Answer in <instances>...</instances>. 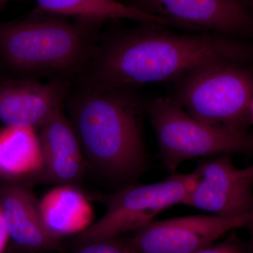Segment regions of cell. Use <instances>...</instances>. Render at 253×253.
<instances>
[{
    "label": "cell",
    "mask_w": 253,
    "mask_h": 253,
    "mask_svg": "<svg viewBox=\"0 0 253 253\" xmlns=\"http://www.w3.org/2000/svg\"><path fill=\"white\" fill-rule=\"evenodd\" d=\"M164 26L141 27L99 37L90 59L75 78L84 85L132 89L179 79L215 61L243 59L244 50L222 35L176 34Z\"/></svg>",
    "instance_id": "6da1fadb"
},
{
    "label": "cell",
    "mask_w": 253,
    "mask_h": 253,
    "mask_svg": "<svg viewBox=\"0 0 253 253\" xmlns=\"http://www.w3.org/2000/svg\"><path fill=\"white\" fill-rule=\"evenodd\" d=\"M130 90L73 82L65 101L86 161L112 180L134 177L146 165L141 102Z\"/></svg>",
    "instance_id": "7a4b0ae2"
},
{
    "label": "cell",
    "mask_w": 253,
    "mask_h": 253,
    "mask_svg": "<svg viewBox=\"0 0 253 253\" xmlns=\"http://www.w3.org/2000/svg\"><path fill=\"white\" fill-rule=\"evenodd\" d=\"M99 25L55 17L1 23L0 59L23 78L73 81L90 59Z\"/></svg>",
    "instance_id": "3957f363"
},
{
    "label": "cell",
    "mask_w": 253,
    "mask_h": 253,
    "mask_svg": "<svg viewBox=\"0 0 253 253\" xmlns=\"http://www.w3.org/2000/svg\"><path fill=\"white\" fill-rule=\"evenodd\" d=\"M160 155L167 170L174 172L187 160L253 152V134L244 128L212 126L186 112L172 98L147 105Z\"/></svg>",
    "instance_id": "277c9868"
},
{
    "label": "cell",
    "mask_w": 253,
    "mask_h": 253,
    "mask_svg": "<svg viewBox=\"0 0 253 253\" xmlns=\"http://www.w3.org/2000/svg\"><path fill=\"white\" fill-rule=\"evenodd\" d=\"M174 99L212 126L244 128L253 97V75L234 61H215L181 78Z\"/></svg>",
    "instance_id": "5b68a950"
},
{
    "label": "cell",
    "mask_w": 253,
    "mask_h": 253,
    "mask_svg": "<svg viewBox=\"0 0 253 253\" xmlns=\"http://www.w3.org/2000/svg\"><path fill=\"white\" fill-rule=\"evenodd\" d=\"M196 180L195 170L189 174H173L154 184L129 185L114 194L101 196L106 212L76 236L73 244L79 248L142 229L168 208L185 204Z\"/></svg>",
    "instance_id": "8992f818"
},
{
    "label": "cell",
    "mask_w": 253,
    "mask_h": 253,
    "mask_svg": "<svg viewBox=\"0 0 253 253\" xmlns=\"http://www.w3.org/2000/svg\"><path fill=\"white\" fill-rule=\"evenodd\" d=\"M195 171L197 180L184 205L222 217L251 214L253 164L239 168L230 155H219L203 160Z\"/></svg>",
    "instance_id": "52a82bcc"
},
{
    "label": "cell",
    "mask_w": 253,
    "mask_h": 253,
    "mask_svg": "<svg viewBox=\"0 0 253 253\" xmlns=\"http://www.w3.org/2000/svg\"><path fill=\"white\" fill-rule=\"evenodd\" d=\"M249 218L201 214L154 221L135 231L131 242L135 253H196L244 227Z\"/></svg>",
    "instance_id": "ba28073f"
},
{
    "label": "cell",
    "mask_w": 253,
    "mask_h": 253,
    "mask_svg": "<svg viewBox=\"0 0 253 253\" xmlns=\"http://www.w3.org/2000/svg\"><path fill=\"white\" fill-rule=\"evenodd\" d=\"M127 4L163 18L172 26L222 36L248 31L252 23L242 0H131Z\"/></svg>",
    "instance_id": "9c48e42d"
},
{
    "label": "cell",
    "mask_w": 253,
    "mask_h": 253,
    "mask_svg": "<svg viewBox=\"0 0 253 253\" xmlns=\"http://www.w3.org/2000/svg\"><path fill=\"white\" fill-rule=\"evenodd\" d=\"M72 83L68 79L0 81V121L4 126L42 127L62 109Z\"/></svg>",
    "instance_id": "30bf717a"
},
{
    "label": "cell",
    "mask_w": 253,
    "mask_h": 253,
    "mask_svg": "<svg viewBox=\"0 0 253 253\" xmlns=\"http://www.w3.org/2000/svg\"><path fill=\"white\" fill-rule=\"evenodd\" d=\"M0 208L15 246L34 253L59 249L61 238L48 229L39 201L26 186L18 182L1 186Z\"/></svg>",
    "instance_id": "8fae6325"
},
{
    "label": "cell",
    "mask_w": 253,
    "mask_h": 253,
    "mask_svg": "<svg viewBox=\"0 0 253 253\" xmlns=\"http://www.w3.org/2000/svg\"><path fill=\"white\" fill-rule=\"evenodd\" d=\"M41 129L43 169L41 174L51 183L75 185L83 177L84 160L71 121L61 109Z\"/></svg>",
    "instance_id": "7c38bea8"
},
{
    "label": "cell",
    "mask_w": 253,
    "mask_h": 253,
    "mask_svg": "<svg viewBox=\"0 0 253 253\" xmlns=\"http://www.w3.org/2000/svg\"><path fill=\"white\" fill-rule=\"evenodd\" d=\"M48 229L58 237L78 235L91 225L94 212L81 190L62 184L50 190L39 201Z\"/></svg>",
    "instance_id": "4fadbf2b"
},
{
    "label": "cell",
    "mask_w": 253,
    "mask_h": 253,
    "mask_svg": "<svg viewBox=\"0 0 253 253\" xmlns=\"http://www.w3.org/2000/svg\"><path fill=\"white\" fill-rule=\"evenodd\" d=\"M42 152L36 129L4 126L0 128V177L8 182L41 174Z\"/></svg>",
    "instance_id": "5bb4252c"
},
{
    "label": "cell",
    "mask_w": 253,
    "mask_h": 253,
    "mask_svg": "<svg viewBox=\"0 0 253 253\" xmlns=\"http://www.w3.org/2000/svg\"><path fill=\"white\" fill-rule=\"evenodd\" d=\"M40 9L49 14L72 16L101 23L107 20L127 19L141 24L170 26L166 20L117 0H36Z\"/></svg>",
    "instance_id": "9a60e30c"
},
{
    "label": "cell",
    "mask_w": 253,
    "mask_h": 253,
    "mask_svg": "<svg viewBox=\"0 0 253 253\" xmlns=\"http://www.w3.org/2000/svg\"><path fill=\"white\" fill-rule=\"evenodd\" d=\"M78 249L77 253H135L131 239L122 236L95 241Z\"/></svg>",
    "instance_id": "2e32d148"
},
{
    "label": "cell",
    "mask_w": 253,
    "mask_h": 253,
    "mask_svg": "<svg viewBox=\"0 0 253 253\" xmlns=\"http://www.w3.org/2000/svg\"><path fill=\"white\" fill-rule=\"evenodd\" d=\"M196 253H246L241 245L233 239L212 244Z\"/></svg>",
    "instance_id": "e0dca14e"
},
{
    "label": "cell",
    "mask_w": 253,
    "mask_h": 253,
    "mask_svg": "<svg viewBox=\"0 0 253 253\" xmlns=\"http://www.w3.org/2000/svg\"><path fill=\"white\" fill-rule=\"evenodd\" d=\"M10 238L0 208V253H4L7 251V245Z\"/></svg>",
    "instance_id": "ac0fdd59"
},
{
    "label": "cell",
    "mask_w": 253,
    "mask_h": 253,
    "mask_svg": "<svg viewBox=\"0 0 253 253\" xmlns=\"http://www.w3.org/2000/svg\"><path fill=\"white\" fill-rule=\"evenodd\" d=\"M246 226L249 229L250 236H251V244H252L253 247V208Z\"/></svg>",
    "instance_id": "d6986e66"
},
{
    "label": "cell",
    "mask_w": 253,
    "mask_h": 253,
    "mask_svg": "<svg viewBox=\"0 0 253 253\" xmlns=\"http://www.w3.org/2000/svg\"><path fill=\"white\" fill-rule=\"evenodd\" d=\"M4 253H34L31 252V251H26V250L21 249V248L18 247V246H13L11 249H7Z\"/></svg>",
    "instance_id": "ffe728a7"
},
{
    "label": "cell",
    "mask_w": 253,
    "mask_h": 253,
    "mask_svg": "<svg viewBox=\"0 0 253 253\" xmlns=\"http://www.w3.org/2000/svg\"><path fill=\"white\" fill-rule=\"evenodd\" d=\"M249 118H251V121L253 122V97L252 101H251V104H250Z\"/></svg>",
    "instance_id": "44dd1931"
},
{
    "label": "cell",
    "mask_w": 253,
    "mask_h": 253,
    "mask_svg": "<svg viewBox=\"0 0 253 253\" xmlns=\"http://www.w3.org/2000/svg\"><path fill=\"white\" fill-rule=\"evenodd\" d=\"M15 1V0H0V9L2 8L4 5L8 4L10 1Z\"/></svg>",
    "instance_id": "7402d4cb"
}]
</instances>
